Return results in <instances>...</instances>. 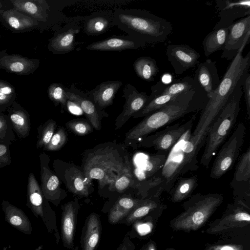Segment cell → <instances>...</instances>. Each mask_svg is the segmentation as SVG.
I'll list each match as a JSON object with an SVG mask.
<instances>
[{"label":"cell","mask_w":250,"mask_h":250,"mask_svg":"<svg viewBox=\"0 0 250 250\" xmlns=\"http://www.w3.org/2000/svg\"><path fill=\"white\" fill-rule=\"evenodd\" d=\"M242 85H238L213 123L206 138L200 164L208 168L219 147L231 132L240 111Z\"/></svg>","instance_id":"6"},{"label":"cell","mask_w":250,"mask_h":250,"mask_svg":"<svg viewBox=\"0 0 250 250\" xmlns=\"http://www.w3.org/2000/svg\"><path fill=\"white\" fill-rule=\"evenodd\" d=\"M67 99L77 103L83 110L92 127L97 130L101 129V121L104 116L108 115L100 110L86 93L78 88L72 83L66 92Z\"/></svg>","instance_id":"17"},{"label":"cell","mask_w":250,"mask_h":250,"mask_svg":"<svg viewBox=\"0 0 250 250\" xmlns=\"http://www.w3.org/2000/svg\"><path fill=\"white\" fill-rule=\"evenodd\" d=\"M250 224L249 205L241 200L234 199L233 203L228 205L222 216L209 225L206 232L209 234H219Z\"/></svg>","instance_id":"9"},{"label":"cell","mask_w":250,"mask_h":250,"mask_svg":"<svg viewBox=\"0 0 250 250\" xmlns=\"http://www.w3.org/2000/svg\"><path fill=\"white\" fill-rule=\"evenodd\" d=\"M75 228V212L72 204H67L62 213V229L63 239L68 245L73 242Z\"/></svg>","instance_id":"35"},{"label":"cell","mask_w":250,"mask_h":250,"mask_svg":"<svg viewBox=\"0 0 250 250\" xmlns=\"http://www.w3.org/2000/svg\"><path fill=\"white\" fill-rule=\"evenodd\" d=\"M122 96L125 103L122 112L117 117L115 129H120L134 114L142 109L148 102L149 96L144 92H139L130 83L125 85Z\"/></svg>","instance_id":"15"},{"label":"cell","mask_w":250,"mask_h":250,"mask_svg":"<svg viewBox=\"0 0 250 250\" xmlns=\"http://www.w3.org/2000/svg\"><path fill=\"white\" fill-rule=\"evenodd\" d=\"M114 25L145 43L165 42L172 34V23L151 12L140 9L117 8L113 12Z\"/></svg>","instance_id":"4"},{"label":"cell","mask_w":250,"mask_h":250,"mask_svg":"<svg viewBox=\"0 0 250 250\" xmlns=\"http://www.w3.org/2000/svg\"><path fill=\"white\" fill-rule=\"evenodd\" d=\"M39 157L41 181L40 187L45 199L54 203L61 197L62 189L60 181L49 167V156L43 152L40 154Z\"/></svg>","instance_id":"20"},{"label":"cell","mask_w":250,"mask_h":250,"mask_svg":"<svg viewBox=\"0 0 250 250\" xmlns=\"http://www.w3.org/2000/svg\"><path fill=\"white\" fill-rule=\"evenodd\" d=\"M204 250H244V247L240 244H212L206 246Z\"/></svg>","instance_id":"44"},{"label":"cell","mask_w":250,"mask_h":250,"mask_svg":"<svg viewBox=\"0 0 250 250\" xmlns=\"http://www.w3.org/2000/svg\"><path fill=\"white\" fill-rule=\"evenodd\" d=\"M229 33L221 58L232 60L245 40L250 37V16L234 21L228 27Z\"/></svg>","instance_id":"14"},{"label":"cell","mask_w":250,"mask_h":250,"mask_svg":"<svg viewBox=\"0 0 250 250\" xmlns=\"http://www.w3.org/2000/svg\"><path fill=\"white\" fill-rule=\"evenodd\" d=\"M123 82L107 81L101 83L86 93L101 110L112 104L117 92L122 86Z\"/></svg>","instance_id":"25"},{"label":"cell","mask_w":250,"mask_h":250,"mask_svg":"<svg viewBox=\"0 0 250 250\" xmlns=\"http://www.w3.org/2000/svg\"><path fill=\"white\" fill-rule=\"evenodd\" d=\"M57 122L52 119L48 120L38 127V140L36 147H45L49 142L57 128Z\"/></svg>","instance_id":"37"},{"label":"cell","mask_w":250,"mask_h":250,"mask_svg":"<svg viewBox=\"0 0 250 250\" xmlns=\"http://www.w3.org/2000/svg\"><path fill=\"white\" fill-rule=\"evenodd\" d=\"M7 111V116L17 136L22 139L27 138L29 135L31 129L28 112L16 101Z\"/></svg>","instance_id":"28"},{"label":"cell","mask_w":250,"mask_h":250,"mask_svg":"<svg viewBox=\"0 0 250 250\" xmlns=\"http://www.w3.org/2000/svg\"><path fill=\"white\" fill-rule=\"evenodd\" d=\"M152 227L149 223L139 224L137 226L138 232L141 235L148 233L151 230Z\"/></svg>","instance_id":"48"},{"label":"cell","mask_w":250,"mask_h":250,"mask_svg":"<svg viewBox=\"0 0 250 250\" xmlns=\"http://www.w3.org/2000/svg\"><path fill=\"white\" fill-rule=\"evenodd\" d=\"M245 133L244 123H239L219 150L210 172L211 178L219 179L232 168L239 155Z\"/></svg>","instance_id":"8"},{"label":"cell","mask_w":250,"mask_h":250,"mask_svg":"<svg viewBox=\"0 0 250 250\" xmlns=\"http://www.w3.org/2000/svg\"><path fill=\"white\" fill-rule=\"evenodd\" d=\"M170 192V200L172 203L181 202L190 197L197 186L198 179L196 175L189 177H180Z\"/></svg>","instance_id":"32"},{"label":"cell","mask_w":250,"mask_h":250,"mask_svg":"<svg viewBox=\"0 0 250 250\" xmlns=\"http://www.w3.org/2000/svg\"><path fill=\"white\" fill-rule=\"evenodd\" d=\"M165 250H177L174 248H167Z\"/></svg>","instance_id":"50"},{"label":"cell","mask_w":250,"mask_h":250,"mask_svg":"<svg viewBox=\"0 0 250 250\" xmlns=\"http://www.w3.org/2000/svg\"><path fill=\"white\" fill-rule=\"evenodd\" d=\"M100 222L95 213L91 214L87 224L84 240V250H94L99 240Z\"/></svg>","instance_id":"36"},{"label":"cell","mask_w":250,"mask_h":250,"mask_svg":"<svg viewBox=\"0 0 250 250\" xmlns=\"http://www.w3.org/2000/svg\"><path fill=\"white\" fill-rule=\"evenodd\" d=\"M196 117V114H194L186 122L177 123L153 135L145 137L142 140L141 145L144 147H152L158 153L168 154L184 133L192 127Z\"/></svg>","instance_id":"10"},{"label":"cell","mask_w":250,"mask_h":250,"mask_svg":"<svg viewBox=\"0 0 250 250\" xmlns=\"http://www.w3.org/2000/svg\"><path fill=\"white\" fill-rule=\"evenodd\" d=\"M167 155L157 153L150 156L142 166L132 170L137 188H142L147 192L149 190L148 183L155 178L156 173L163 167Z\"/></svg>","instance_id":"21"},{"label":"cell","mask_w":250,"mask_h":250,"mask_svg":"<svg viewBox=\"0 0 250 250\" xmlns=\"http://www.w3.org/2000/svg\"><path fill=\"white\" fill-rule=\"evenodd\" d=\"M67 88L60 83H53L49 85L47 88L48 96L55 106L61 104L62 108H66Z\"/></svg>","instance_id":"39"},{"label":"cell","mask_w":250,"mask_h":250,"mask_svg":"<svg viewBox=\"0 0 250 250\" xmlns=\"http://www.w3.org/2000/svg\"><path fill=\"white\" fill-rule=\"evenodd\" d=\"M250 37H248L232 60L217 88L208 98L205 108L200 111L196 127L207 132L236 87L243 84L250 67V51L244 56L243 52Z\"/></svg>","instance_id":"2"},{"label":"cell","mask_w":250,"mask_h":250,"mask_svg":"<svg viewBox=\"0 0 250 250\" xmlns=\"http://www.w3.org/2000/svg\"><path fill=\"white\" fill-rule=\"evenodd\" d=\"M0 20L3 25L12 32H25L39 27L40 23L13 8L0 10Z\"/></svg>","instance_id":"24"},{"label":"cell","mask_w":250,"mask_h":250,"mask_svg":"<svg viewBox=\"0 0 250 250\" xmlns=\"http://www.w3.org/2000/svg\"><path fill=\"white\" fill-rule=\"evenodd\" d=\"M143 250H157L156 243L153 241H150L145 245Z\"/></svg>","instance_id":"49"},{"label":"cell","mask_w":250,"mask_h":250,"mask_svg":"<svg viewBox=\"0 0 250 250\" xmlns=\"http://www.w3.org/2000/svg\"><path fill=\"white\" fill-rule=\"evenodd\" d=\"M250 147H248L240 157L230 184L233 189L234 199L241 200L246 203L244 198L248 197L250 198V189L247 188H250Z\"/></svg>","instance_id":"19"},{"label":"cell","mask_w":250,"mask_h":250,"mask_svg":"<svg viewBox=\"0 0 250 250\" xmlns=\"http://www.w3.org/2000/svg\"><path fill=\"white\" fill-rule=\"evenodd\" d=\"M131 187L137 188L133 175L132 167L130 165L125 171L109 185V188L111 190L122 192Z\"/></svg>","instance_id":"38"},{"label":"cell","mask_w":250,"mask_h":250,"mask_svg":"<svg viewBox=\"0 0 250 250\" xmlns=\"http://www.w3.org/2000/svg\"><path fill=\"white\" fill-rule=\"evenodd\" d=\"M66 126L72 132L78 136H85L92 132L93 127L83 119H74L67 122Z\"/></svg>","instance_id":"40"},{"label":"cell","mask_w":250,"mask_h":250,"mask_svg":"<svg viewBox=\"0 0 250 250\" xmlns=\"http://www.w3.org/2000/svg\"><path fill=\"white\" fill-rule=\"evenodd\" d=\"M13 8L20 12L32 18L40 23H46L49 20L50 14L64 15L62 10L65 7H61L50 11L61 1L59 0L53 7L46 0H11L10 1Z\"/></svg>","instance_id":"16"},{"label":"cell","mask_w":250,"mask_h":250,"mask_svg":"<svg viewBox=\"0 0 250 250\" xmlns=\"http://www.w3.org/2000/svg\"><path fill=\"white\" fill-rule=\"evenodd\" d=\"M224 201L220 194L198 193L190 196L182 204L183 211L170 221L174 231H196L205 225Z\"/></svg>","instance_id":"5"},{"label":"cell","mask_w":250,"mask_h":250,"mask_svg":"<svg viewBox=\"0 0 250 250\" xmlns=\"http://www.w3.org/2000/svg\"><path fill=\"white\" fill-rule=\"evenodd\" d=\"M216 6L220 20L213 30L227 28L235 20L250 16V0H217Z\"/></svg>","instance_id":"13"},{"label":"cell","mask_w":250,"mask_h":250,"mask_svg":"<svg viewBox=\"0 0 250 250\" xmlns=\"http://www.w3.org/2000/svg\"><path fill=\"white\" fill-rule=\"evenodd\" d=\"M80 30L77 20L71 18L64 25L58 26L54 30L53 36L49 40L48 49L55 55L65 54L74 51L75 38Z\"/></svg>","instance_id":"11"},{"label":"cell","mask_w":250,"mask_h":250,"mask_svg":"<svg viewBox=\"0 0 250 250\" xmlns=\"http://www.w3.org/2000/svg\"><path fill=\"white\" fill-rule=\"evenodd\" d=\"M166 55L175 73L181 75L200 62V54L190 46L181 44L168 45Z\"/></svg>","instance_id":"12"},{"label":"cell","mask_w":250,"mask_h":250,"mask_svg":"<svg viewBox=\"0 0 250 250\" xmlns=\"http://www.w3.org/2000/svg\"><path fill=\"white\" fill-rule=\"evenodd\" d=\"M83 162L85 176L90 181L97 179L101 188L112 183L131 165L123 146L112 142L87 150Z\"/></svg>","instance_id":"3"},{"label":"cell","mask_w":250,"mask_h":250,"mask_svg":"<svg viewBox=\"0 0 250 250\" xmlns=\"http://www.w3.org/2000/svg\"><path fill=\"white\" fill-rule=\"evenodd\" d=\"M194 79L210 97L220 82L216 62L208 59L199 63Z\"/></svg>","instance_id":"23"},{"label":"cell","mask_w":250,"mask_h":250,"mask_svg":"<svg viewBox=\"0 0 250 250\" xmlns=\"http://www.w3.org/2000/svg\"><path fill=\"white\" fill-rule=\"evenodd\" d=\"M67 141V134L62 127H59L55 132L48 144L43 147L47 151H57L60 149L65 144Z\"/></svg>","instance_id":"41"},{"label":"cell","mask_w":250,"mask_h":250,"mask_svg":"<svg viewBox=\"0 0 250 250\" xmlns=\"http://www.w3.org/2000/svg\"><path fill=\"white\" fill-rule=\"evenodd\" d=\"M199 87L194 78L189 76L175 80L168 84L159 81L151 87V94L145 106L132 117H146L165 106L179 94Z\"/></svg>","instance_id":"7"},{"label":"cell","mask_w":250,"mask_h":250,"mask_svg":"<svg viewBox=\"0 0 250 250\" xmlns=\"http://www.w3.org/2000/svg\"><path fill=\"white\" fill-rule=\"evenodd\" d=\"M83 31L88 36L102 34L114 25L113 12L100 11L84 18Z\"/></svg>","instance_id":"26"},{"label":"cell","mask_w":250,"mask_h":250,"mask_svg":"<svg viewBox=\"0 0 250 250\" xmlns=\"http://www.w3.org/2000/svg\"><path fill=\"white\" fill-rule=\"evenodd\" d=\"M143 199H135L127 197L119 199L110 210L109 215L110 222L117 223L129 214Z\"/></svg>","instance_id":"34"},{"label":"cell","mask_w":250,"mask_h":250,"mask_svg":"<svg viewBox=\"0 0 250 250\" xmlns=\"http://www.w3.org/2000/svg\"><path fill=\"white\" fill-rule=\"evenodd\" d=\"M0 93L7 95L17 94L14 87L7 81L0 80Z\"/></svg>","instance_id":"47"},{"label":"cell","mask_w":250,"mask_h":250,"mask_svg":"<svg viewBox=\"0 0 250 250\" xmlns=\"http://www.w3.org/2000/svg\"><path fill=\"white\" fill-rule=\"evenodd\" d=\"M17 94L7 95L0 93V112L7 111V109L16 101Z\"/></svg>","instance_id":"45"},{"label":"cell","mask_w":250,"mask_h":250,"mask_svg":"<svg viewBox=\"0 0 250 250\" xmlns=\"http://www.w3.org/2000/svg\"><path fill=\"white\" fill-rule=\"evenodd\" d=\"M208 100L206 92L201 86L179 94L130 129L125 134V142L138 141L187 114L201 111Z\"/></svg>","instance_id":"1"},{"label":"cell","mask_w":250,"mask_h":250,"mask_svg":"<svg viewBox=\"0 0 250 250\" xmlns=\"http://www.w3.org/2000/svg\"><path fill=\"white\" fill-rule=\"evenodd\" d=\"M63 175L64 182L71 192L82 196L89 195L92 181L88 179L82 171L71 166L65 169Z\"/></svg>","instance_id":"27"},{"label":"cell","mask_w":250,"mask_h":250,"mask_svg":"<svg viewBox=\"0 0 250 250\" xmlns=\"http://www.w3.org/2000/svg\"><path fill=\"white\" fill-rule=\"evenodd\" d=\"M146 45L140 41L127 35L110 37L91 43L85 48L91 51H122L128 49H137Z\"/></svg>","instance_id":"22"},{"label":"cell","mask_w":250,"mask_h":250,"mask_svg":"<svg viewBox=\"0 0 250 250\" xmlns=\"http://www.w3.org/2000/svg\"><path fill=\"white\" fill-rule=\"evenodd\" d=\"M1 207L5 215V219L7 223L26 234L31 233V223L28 217L21 208L4 200L2 201Z\"/></svg>","instance_id":"29"},{"label":"cell","mask_w":250,"mask_h":250,"mask_svg":"<svg viewBox=\"0 0 250 250\" xmlns=\"http://www.w3.org/2000/svg\"><path fill=\"white\" fill-rule=\"evenodd\" d=\"M246 104V110L248 120L250 119V74L248 73L242 85Z\"/></svg>","instance_id":"43"},{"label":"cell","mask_w":250,"mask_h":250,"mask_svg":"<svg viewBox=\"0 0 250 250\" xmlns=\"http://www.w3.org/2000/svg\"><path fill=\"white\" fill-rule=\"evenodd\" d=\"M39 59L28 58L20 54H9L7 50L0 51V69L17 75L33 74L39 67Z\"/></svg>","instance_id":"18"},{"label":"cell","mask_w":250,"mask_h":250,"mask_svg":"<svg viewBox=\"0 0 250 250\" xmlns=\"http://www.w3.org/2000/svg\"><path fill=\"white\" fill-rule=\"evenodd\" d=\"M228 33L227 27L213 30L206 36L202 42L206 57L209 56L215 52L223 50Z\"/></svg>","instance_id":"31"},{"label":"cell","mask_w":250,"mask_h":250,"mask_svg":"<svg viewBox=\"0 0 250 250\" xmlns=\"http://www.w3.org/2000/svg\"><path fill=\"white\" fill-rule=\"evenodd\" d=\"M45 199L35 175L30 173L27 180L26 206L37 217H43Z\"/></svg>","instance_id":"30"},{"label":"cell","mask_w":250,"mask_h":250,"mask_svg":"<svg viewBox=\"0 0 250 250\" xmlns=\"http://www.w3.org/2000/svg\"><path fill=\"white\" fill-rule=\"evenodd\" d=\"M133 67L137 76L148 82L153 81L159 72L156 61L148 56L137 58L134 62Z\"/></svg>","instance_id":"33"},{"label":"cell","mask_w":250,"mask_h":250,"mask_svg":"<svg viewBox=\"0 0 250 250\" xmlns=\"http://www.w3.org/2000/svg\"><path fill=\"white\" fill-rule=\"evenodd\" d=\"M66 108L73 115L81 116L83 114V112L80 106L75 102L68 99L66 103Z\"/></svg>","instance_id":"46"},{"label":"cell","mask_w":250,"mask_h":250,"mask_svg":"<svg viewBox=\"0 0 250 250\" xmlns=\"http://www.w3.org/2000/svg\"></svg>","instance_id":"51"},{"label":"cell","mask_w":250,"mask_h":250,"mask_svg":"<svg viewBox=\"0 0 250 250\" xmlns=\"http://www.w3.org/2000/svg\"><path fill=\"white\" fill-rule=\"evenodd\" d=\"M9 146L8 144L0 142V168L9 166L11 164Z\"/></svg>","instance_id":"42"}]
</instances>
